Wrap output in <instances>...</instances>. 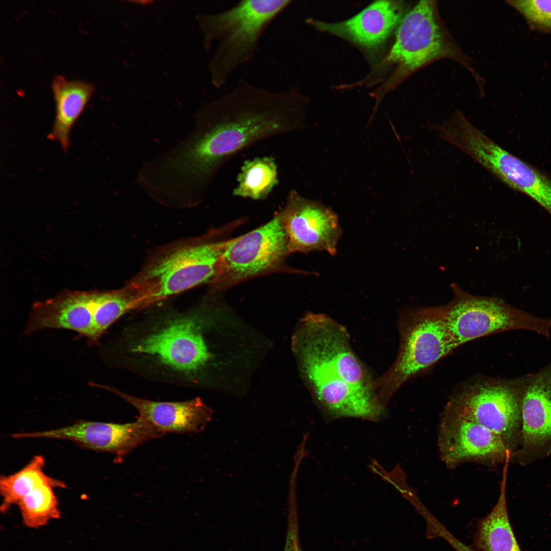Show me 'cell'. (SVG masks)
<instances>
[{"instance_id":"ac0fdd59","label":"cell","mask_w":551,"mask_h":551,"mask_svg":"<svg viewBox=\"0 0 551 551\" xmlns=\"http://www.w3.org/2000/svg\"><path fill=\"white\" fill-rule=\"evenodd\" d=\"M520 437L523 457L551 454V364L528 379L521 404Z\"/></svg>"},{"instance_id":"9a60e30c","label":"cell","mask_w":551,"mask_h":551,"mask_svg":"<svg viewBox=\"0 0 551 551\" xmlns=\"http://www.w3.org/2000/svg\"><path fill=\"white\" fill-rule=\"evenodd\" d=\"M100 305L99 291H66L44 302L35 303L26 333L43 329H64L84 336L90 344L97 343L94 321Z\"/></svg>"},{"instance_id":"603a6c76","label":"cell","mask_w":551,"mask_h":551,"mask_svg":"<svg viewBox=\"0 0 551 551\" xmlns=\"http://www.w3.org/2000/svg\"><path fill=\"white\" fill-rule=\"evenodd\" d=\"M45 459L41 455L34 456L18 471L0 479V492L3 498L1 510L5 512L11 506L17 505L30 491L36 486L51 483L58 488H65V484L47 475L43 471Z\"/></svg>"},{"instance_id":"2e32d148","label":"cell","mask_w":551,"mask_h":551,"mask_svg":"<svg viewBox=\"0 0 551 551\" xmlns=\"http://www.w3.org/2000/svg\"><path fill=\"white\" fill-rule=\"evenodd\" d=\"M473 159L509 187L530 197L551 215V179L488 137L480 140Z\"/></svg>"},{"instance_id":"ffe728a7","label":"cell","mask_w":551,"mask_h":551,"mask_svg":"<svg viewBox=\"0 0 551 551\" xmlns=\"http://www.w3.org/2000/svg\"><path fill=\"white\" fill-rule=\"evenodd\" d=\"M52 90L55 102V117L49 140L59 143L66 153L70 144V132L83 112L94 91L87 81L69 80L61 75L54 77Z\"/></svg>"},{"instance_id":"277c9868","label":"cell","mask_w":551,"mask_h":551,"mask_svg":"<svg viewBox=\"0 0 551 551\" xmlns=\"http://www.w3.org/2000/svg\"><path fill=\"white\" fill-rule=\"evenodd\" d=\"M397 326L399 336L397 357L375 382L377 395L385 407L407 381L429 370L457 348L446 324L443 305L407 307L400 312Z\"/></svg>"},{"instance_id":"52a82bcc","label":"cell","mask_w":551,"mask_h":551,"mask_svg":"<svg viewBox=\"0 0 551 551\" xmlns=\"http://www.w3.org/2000/svg\"><path fill=\"white\" fill-rule=\"evenodd\" d=\"M446 58L468 65L441 21L436 2L421 1L403 17L384 63L396 65L390 82L394 85L430 63Z\"/></svg>"},{"instance_id":"5b68a950","label":"cell","mask_w":551,"mask_h":551,"mask_svg":"<svg viewBox=\"0 0 551 551\" xmlns=\"http://www.w3.org/2000/svg\"><path fill=\"white\" fill-rule=\"evenodd\" d=\"M527 381L475 376L455 389L444 409L496 433L512 452L521 437V404Z\"/></svg>"},{"instance_id":"9c48e42d","label":"cell","mask_w":551,"mask_h":551,"mask_svg":"<svg viewBox=\"0 0 551 551\" xmlns=\"http://www.w3.org/2000/svg\"><path fill=\"white\" fill-rule=\"evenodd\" d=\"M294 349L302 375L323 412L335 418L380 417L382 409L375 394L348 384L332 362L308 350Z\"/></svg>"},{"instance_id":"3957f363","label":"cell","mask_w":551,"mask_h":551,"mask_svg":"<svg viewBox=\"0 0 551 551\" xmlns=\"http://www.w3.org/2000/svg\"><path fill=\"white\" fill-rule=\"evenodd\" d=\"M290 0H243L222 11L196 18L205 48H214L208 62L211 83L220 88L255 56L260 39Z\"/></svg>"},{"instance_id":"484cf974","label":"cell","mask_w":551,"mask_h":551,"mask_svg":"<svg viewBox=\"0 0 551 551\" xmlns=\"http://www.w3.org/2000/svg\"><path fill=\"white\" fill-rule=\"evenodd\" d=\"M285 551H301L294 531L291 529L288 534Z\"/></svg>"},{"instance_id":"cb8c5ba5","label":"cell","mask_w":551,"mask_h":551,"mask_svg":"<svg viewBox=\"0 0 551 551\" xmlns=\"http://www.w3.org/2000/svg\"><path fill=\"white\" fill-rule=\"evenodd\" d=\"M53 484L39 485L30 491L17 504L22 522L26 527L37 529L54 519L60 518L59 502Z\"/></svg>"},{"instance_id":"7c38bea8","label":"cell","mask_w":551,"mask_h":551,"mask_svg":"<svg viewBox=\"0 0 551 551\" xmlns=\"http://www.w3.org/2000/svg\"><path fill=\"white\" fill-rule=\"evenodd\" d=\"M438 446L442 461L449 468L467 462L505 463L512 454L499 435L445 409L439 425Z\"/></svg>"},{"instance_id":"5bb4252c","label":"cell","mask_w":551,"mask_h":551,"mask_svg":"<svg viewBox=\"0 0 551 551\" xmlns=\"http://www.w3.org/2000/svg\"><path fill=\"white\" fill-rule=\"evenodd\" d=\"M188 317L174 319L140 340L133 352L150 355L174 370L193 374L211 357L194 321Z\"/></svg>"},{"instance_id":"4fadbf2b","label":"cell","mask_w":551,"mask_h":551,"mask_svg":"<svg viewBox=\"0 0 551 551\" xmlns=\"http://www.w3.org/2000/svg\"><path fill=\"white\" fill-rule=\"evenodd\" d=\"M164 433L138 417L126 423L80 420L61 428L33 432L17 433V439L48 438L66 440L93 450L112 453L118 458L127 455L144 442Z\"/></svg>"},{"instance_id":"7402d4cb","label":"cell","mask_w":551,"mask_h":551,"mask_svg":"<svg viewBox=\"0 0 551 551\" xmlns=\"http://www.w3.org/2000/svg\"><path fill=\"white\" fill-rule=\"evenodd\" d=\"M278 167L274 159L268 156L245 161L237 176L234 196L253 200H264L278 184Z\"/></svg>"},{"instance_id":"8fae6325","label":"cell","mask_w":551,"mask_h":551,"mask_svg":"<svg viewBox=\"0 0 551 551\" xmlns=\"http://www.w3.org/2000/svg\"><path fill=\"white\" fill-rule=\"evenodd\" d=\"M278 212L291 254L325 251L336 255L342 230L337 215L330 208L293 190Z\"/></svg>"},{"instance_id":"ba28073f","label":"cell","mask_w":551,"mask_h":551,"mask_svg":"<svg viewBox=\"0 0 551 551\" xmlns=\"http://www.w3.org/2000/svg\"><path fill=\"white\" fill-rule=\"evenodd\" d=\"M452 290L454 298L443 307L456 348L482 337L518 329L550 339L551 318L535 316L498 297L469 294L454 284Z\"/></svg>"},{"instance_id":"7a4b0ae2","label":"cell","mask_w":551,"mask_h":551,"mask_svg":"<svg viewBox=\"0 0 551 551\" xmlns=\"http://www.w3.org/2000/svg\"><path fill=\"white\" fill-rule=\"evenodd\" d=\"M240 219L203 236L180 241L157 250L126 286L142 309L217 278L223 255L233 238L229 234Z\"/></svg>"},{"instance_id":"4316f807","label":"cell","mask_w":551,"mask_h":551,"mask_svg":"<svg viewBox=\"0 0 551 551\" xmlns=\"http://www.w3.org/2000/svg\"><path fill=\"white\" fill-rule=\"evenodd\" d=\"M453 548L456 551H476L460 540H457L454 543Z\"/></svg>"},{"instance_id":"d6986e66","label":"cell","mask_w":551,"mask_h":551,"mask_svg":"<svg viewBox=\"0 0 551 551\" xmlns=\"http://www.w3.org/2000/svg\"><path fill=\"white\" fill-rule=\"evenodd\" d=\"M129 403L139 417L163 433H196L205 429L213 417L212 409L200 398L180 402H156L126 393L114 388L102 386Z\"/></svg>"},{"instance_id":"44dd1931","label":"cell","mask_w":551,"mask_h":551,"mask_svg":"<svg viewBox=\"0 0 551 551\" xmlns=\"http://www.w3.org/2000/svg\"><path fill=\"white\" fill-rule=\"evenodd\" d=\"M509 461L508 459L504 463L497 501L491 512L478 524L474 544L481 551H521L509 521L507 506Z\"/></svg>"},{"instance_id":"6da1fadb","label":"cell","mask_w":551,"mask_h":551,"mask_svg":"<svg viewBox=\"0 0 551 551\" xmlns=\"http://www.w3.org/2000/svg\"><path fill=\"white\" fill-rule=\"evenodd\" d=\"M307 101L294 87L270 90L240 79L196 111L191 130L160 156L162 171L181 193L204 199L234 155L259 141L302 128Z\"/></svg>"},{"instance_id":"e0dca14e","label":"cell","mask_w":551,"mask_h":551,"mask_svg":"<svg viewBox=\"0 0 551 551\" xmlns=\"http://www.w3.org/2000/svg\"><path fill=\"white\" fill-rule=\"evenodd\" d=\"M404 8L399 1H379L345 20L329 22L309 18L307 22L319 31L373 49L383 45L397 29L404 15Z\"/></svg>"},{"instance_id":"8992f818","label":"cell","mask_w":551,"mask_h":551,"mask_svg":"<svg viewBox=\"0 0 551 551\" xmlns=\"http://www.w3.org/2000/svg\"><path fill=\"white\" fill-rule=\"evenodd\" d=\"M291 254L278 212L267 222L233 238L223 255L218 274L210 284L215 294L247 280L271 273L307 274L286 262Z\"/></svg>"},{"instance_id":"d4e9b609","label":"cell","mask_w":551,"mask_h":551,"mask_svg":"<svg viewBox=\"0 0 551 551\" xmlns=\"http://www.w3.org/2000/svg\"><path fill=\"white\" fill-rule=\"evenodd\" d=\"M506 3L522 16L530 29L551 33V0H511Z\"/></svg>"},{"instance_id":"30bf717a","label":"cell","mask_w":551,"mask_h":551,"mask_svg":"<svg viewBox=\"0 0 551 551\" xmlns=\"http://www.w3.org/2000/svg\"><path fill=\"white\" fill-rule=\"evenodd\" d=\"M293 345L331 361L349 384L377 395L376 379L353 349L346 328L327 314L307 313L298 323Z\"/></svg>"}]
</instances>
